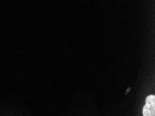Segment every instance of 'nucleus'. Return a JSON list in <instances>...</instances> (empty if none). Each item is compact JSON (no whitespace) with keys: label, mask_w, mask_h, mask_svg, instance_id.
I'll return each instance as SVG.
<instances>
[{"label":"nucleus","mask_w":155,"mask_h":116,"mask_svg":"<svg viewBox=\"0 0 155 116\" xmlns=\"http://www.w3.org/2000/svg\"><path fill=\"white\" fill-rule=\"evenodd\" d=\"M143 116H155V96L149 95L145 101L143 109Z\"/></svg>","instance_id":"obj_1"}]
</instances>
